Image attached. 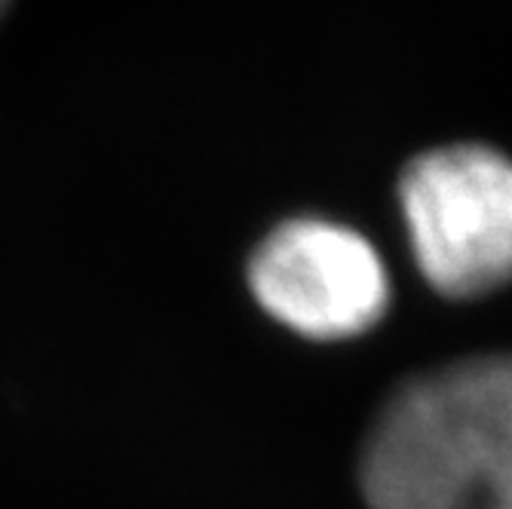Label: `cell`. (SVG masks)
Wrapping results in <instances>:
<instances>
[{
    "instance_id": "6da1fadb",
    "label": "cell",
    "mask_w": 512,
    "mask_h": 509,
    "mask_svg": "<svg viewBox=\"0 0 512 509\" xmlns=\"http://www.w3.org/2000/svg\"><path fill=\"white\" fill-rule=\"evenodd\" d=\"M371 509H512V353H485L405 381L371 427Z\"/></svg>"
},
{
    "instance_id": "7a4b0ae2",
    "label": "cell",
    "mask_w": 512,
    "mask_h": 509,
    "mask_svg": "<svg viewBox=\"0 0 512 509\" xmlns=\"http://www.w3.org/2000/svg\"><path fill=\"white\" fill-rule=\"evenodd\" d=\"M411 255L445 298H482L512 283V160L485 145L417 157L399 181Z\"/></svg>"
},
{
    "instance_id": "3957f363",
    "label": "cell",
    "mask_w": 512,
    "mask_h": 509,
    "mask_svg": "<svg viewBox=\"0 0 512 509\" xmlns=\"http://www.w3.org/2000/svg\"><path fill=\"white\" fill-rule=\"evenodd\" d=\"M258 304L313 341H344L378 326L390 304L381 255L356 230L295 218L270 230L249 261Z\"/></svg>"
},
{
    "instance_id": "277c9868",
    "label": "cell",
    "mask_w": 512,
    "mask_h": 509,
    "mask_svg": "<svg viewBox=\"0 0 512 509\" xmlns=\"http://www.w3.org/2000/svg\"><path fill=\"white\" fill-rule=\"evenodd\" d=\"M4 4H7V0H0V10H4Z\"/></svg>"
}]
</instances>
